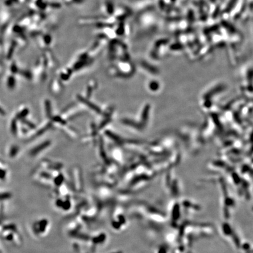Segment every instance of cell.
Returning a JSON list of instances; mask_svg holds the SVG:
<instances>
[{
  "label": "cell",
  "mask_w": 253,
  "mask_h": 253,
  "mask_svg": "<svg viewBox=\"0 0 253 253\" xmlns=\"http://www.w3.org/2000/svg\"><path fill=\"white\" fill-rule=\"evenodd\" d=\"M0 114H5V113H4V110H2L1 108H0Z\"/></svg>",
  "instance_id": "7a4b0ae2"
},
{
  "label": "cell",
  "mask_w": 253,
  "mask_h": 253,
  "mask_svg": "<svg viewBox=\"0 0 253 253\" xmlns=\"http://www.w3.org/2000/svg\"><path fill=\"white\" fill-rule=\"evenodd\" d=\"M17 152V149L15 148V147H14L13 148V149H12V151H11V155H15V153H16Z\"/></svg>",
  "instance_id": "6da1fadb"
}]
</instances>
